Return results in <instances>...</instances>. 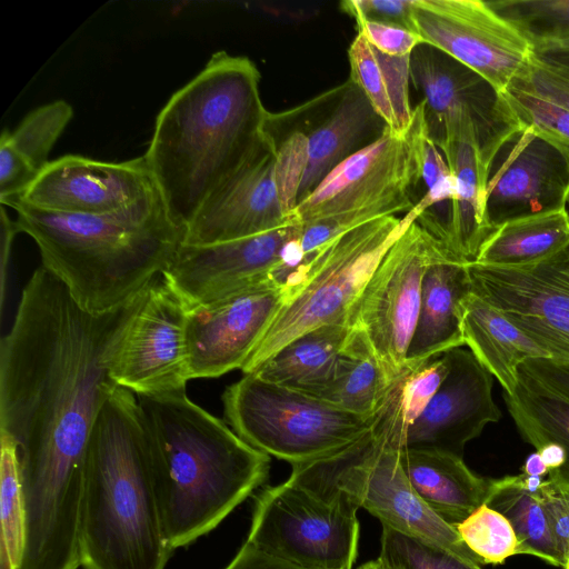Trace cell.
Masks as SVG:
<instances>
[{
	"label": "cell",
	"mask_w": 569,
	"mask_h": 569,
	"mask_svg": "<svg viewBox=\"0 0 569 569\" xmlns=\"http://www.w3.org/2000/svg\"><path fill=\"white\" fill-rule=\"evenodd\" d=\"M73 117L64 100L41 106L29 112L12 131L0 139V201L11 206L50 163L49 153Z\"/></svg>",
	"instance_id": "cell-27"
},
{
	"label": "cell",
	"mask_w": 569,
	"mask_h": 569,
	"mask_svg": "<svg viewBox=\"0 0 569 569\" xmlns=\"http://www.w3.org/2000/svg\"><path fill=\"white\" fill-rule=\"evenodd\" d=\"M224 569H303L276 558L246 540Z\"/></svg>",
	"instance_id": "cell-46"
},
{
	"label": "cell",
	"mask_w": 569,
	"mask_h": 569,
	"mask_svg": "<svg viewBox=\"0 0 569 569\" xmlns=\"http://www.w3.org/2000/svg\"><path fill=\"white\" fill-rule=\"evenodd\" d=\"M417 218L386 216L358 226L321 247L303 281L241 368L253 373L295 338L321 326L347 323L367 281L398 238Z\"/></svg>",
	"instance_id": "cell-7"
},
{
	"label": "cell",
	"mask_w": 569,
	"mask_h": 569,
	"mask_svg": "<svg viewBox=\"0 0 569 569\" xmlns=\"http://www.w3.org/2000/svg\"><path fill=\"white\" fill-rule=\"evenodd\" d=\"M443 248L413 221L387 251L349 315V327L365 337L391 381L405 367L425 270Z\"/></svg>",
	"instance_id": "cell-11"
},
{
	"label": "cell",
	"mask_w": 569,
	"mask_h": 569,
	"mask_svg": "<svg viewBox=\"0 0 569 569\" xmlns=\"http://www.w3.org/2000/svg\"><path fill=\"white\" fill-rule=\"evenodd\" d=\"M302 221L249 237L209 244H180L161 274L187 312L267 283L288 284L299 263Z\"/></svg>",
	"instance_id": "cell-10"
},
{
	"label": "cell",
	"mask_w": 569,
	"mask_h": 569,
	"mask_svg": "<svg viewBox=\"0 0 569 569\" xmlns=\"http://www.w3.org/2000/svg\"><path fill=\"white\" fill-rule=\"evenodd\" d=\"M372 425V423H371ZM318 497L341 498L378 518L382 527L425 540L482 565L456 527L437 516L416 493L400 461V450L370 428L322 458L292 466L288 479Z\"/></svg>",
	"instance_id": "cell-6"
},
{
	"label": "cell",
	"mask_w": 569,
	"mask_h": 569,
	"mask_svg": "<svg viewBox=\"0 0 569 569\" xmlns=\"http://www.w3.org/2000/svg\"><path fill=\"white\" fill-rule=\"evenodd\" d=\"M411 128L416 138L421 181L426 187L425 194L410 210L418 219L439 203L451 204L456 198V183L443 154L430 134L422 101L413 108Z\"/></svg>",
	"instance_id": "cell-37"
},
{
	"label": "cell",
	"mask_w": 569,
	"mask_h": 569,
	"mask_svg": "<svg viewBox=\"0 0 569 569\" xmlns=\"http://www.w3.org/2000/svg\"><path fill=\"white\" fill-rule=\"evenodd\" d=\"M415 31L423 41L505 93L533 52L529 38L482 0H413Z\"/></svg>",
	"instance_id": "cell-12"
},
{
	"label": "cell",
	"mask_w": 569,
	"mask_h": 569,
	"mask_svg": "<svg viewBox=\"0 0 569 569\" xmlns=\"http://www.w3.org/2000/svg\"><path fill=\"white\" fill-rule=\"evenodd\" d=\"M20 232L39 248L42 267L56 276L83 310L112 311L159 278L183 232L163 201L110 214H73L17 201Z\"/></svg>",
	"instance_id": "cell-5"
},
{
	"label": "cell",
	"mask_w": 569,
	"mask_h": 569,
	"mask_svg": "<svg viewBox=\"0 0 569 569\" xmlns=\"http://www.w3.org/2000/svg\"><path fill=\"white\" fill-rule=\"evenodd\" d=\"M519 369L569 401V363L538 358L525 361Z\"/></svg>",
	"instance_id": "cell-45"
},
{
	"label": "cell",
	"mask_w": 569,
	"mask_h": 569,
	"mask_svg": "<svg viewBox=\"0 0 569 569\" xmlns=\"http://www.w3.org/2000/svg\"><path fill=\"white\" fill-rule=\"evenodd\" d=\"M551 59H555V60H558V61H560V62H563V63L569 64V57L551 58Z\"/></svg>",
	"instance_id": "cell-52"
},
{
	"label": "cell",
	"mask_w": 569,
	"mask_h": 569,
	"mask_svg": "<svg viewBox=\"0 0 569 569\" xmlns=\"http://www.w3.org/2000/svg\"><path fill=\"white\" fill-rule=\"evenodd\" d=\"M487 505L509 520L520 542L521 555H531L562 568L540 496L525 490L518 475L492 479Z\"/></svg>",
	"instance_id": "cell-34"
},
{
	"label": "cell",
	"mask_w": 569,
	"mask_h": 569,
	"mask_svg": "<svg viewBox=\"0 0 569 569\" xmlns=\"http://www.w3.org/2000/svg\"><path fill=\"white\" fill-rule=\"evenodd\" d=\"M459 311L465 345L498 379L503 395L515 393L519 368L525 361L550 359L533 340L471 290L461 299Z\"/></svg>",
	"instance_id": "cell-26"
},
{
	"label": "cell",
	"mask_w": 569,
	"mask_h": 569,
	"mask_svg": "<svg viewBox=\"0 0 569 569\" xmlns=\"http://www.w3.org/2000/svg\"><path fill=\"white\" fill-rule=\"evenodd\" d=\"M136 397L166 537L174 550L209 533L260 487L270 456L186 392Z\"/></svg>",
	"instance_id": "cell-3"
},
{
	"label": "cell",
	"mask_w": 569,
	"mask_h": 569,
	"mask_svg": "<svg viewBox=\"0 0 569 569\" xmlns=\"http://www.w3.org/2000/svg\"><path fill=\"white\" fill-rule=\"evenodd\" d=\"M0 517L3 551L18 569L24 545V508L19 476L17 448L12 438L0 431Z\"/></svg>",
	"instance_id": "cell-35"
},
{
	"label": "cell",
	"mask_w": 569,
	"mask_h": 569,
	"mask_svg": "<svg viewBox=\"0 0 569 569\" xmlns=\"http://www.w3.org/2000/svg\"><path fill=\"white\" fill-rule=\"evenodd\" d=\"M18 201L49 211L100 216L162 198L144 156L106 162L67 154L50 161Z\"/></svg>",
	"instance_id": "cell-19"
},
{
	"label": "cell",
	"mask_w": 569,
	"mask_h": 569,
	"mask_svg": "<svg viewBox=\"0 0 569 569\" xmlns=\"http://www.w3.org/2000/svg\"><path fill=\"white\" fill-rule=\"evenodd\" d=\"M513 87L569 111V64L532 52Z\"/></svg>",
	"instance_id": "cell-41"
},
{
	"label": "cell",
	"mask_w": 569,
	"mask_h": 569,
	"mask_svg": "<svg viewBox=\"0 0 569 569\" xmlns=\"http://www.w3.org/2000/svg\"><path fill=\"white\" fill-rule=\"evenodd\" d=\"M467 263L443 248L427 266L421 284L418 320L405 367H416L465 346L459 305L470 291Z\"/></svg>",
	"instance_id": "cell-23"
},
{
	"label": "cell",
	"mask_w": 569,
	"mask_h": 569,
	"mask_svg": "<svg viewBox=\"0 0 569 569\" xmlns=\"http://www.w3.org/2000/svg\"><path fill=\"white\" fill-rule=\"evenodd\" d=\"M172 552L138 400L118 386L86 448L80 567L166 569Z\"/></svg>",
	"instance_id": "cell-4"
},
{
	"label": "cell",
	"mask_w": 569,
	"mask_h": 569,
	"mask_svg": "<svg viewBox=\"0 0 569 569\" xmlns=\"http://www.w3.org/2000/svg\"><path fill=\"white\" fill-rule=\"evenodd\" d=\"M186 322L184 306L160 276L148 287L113 355V381L136 396L186 392Z\"/></svg>",
	"instance_id": "cell-17"
},
{
	"label": "cell",
	"mask_w": 569,
	"mask_h": 569,
	"mask_svg": "<svg viewBox=\"0 0 569 569\" xmlns=\"http://www.w3.org/2000/svg\"><path fill=\"white\" fill-rule=\"evenodd\" d=\"M567 204L569 206V200H568V203H567Z\"/></svg>",
	"instance_id": "cell-53"
},
{
	"label": "cell",
	"mask_w": 569,
	"mask_h": 569,
	"mask_svg": "<svg viewBox=\"0 0 569 569\" xmlns=\"http://www.w3.org/2000/svg\"><path fill=\"white\" fill-rule=\"evenodd\" d=\"M520 435L536 449L558 443L565 451V465L549 471L547 480L569 492V401L547 389L519 369V385L512 396L503 395Z\"/></svg>",
	"instance_id": "cell-31"
},
{
	"label": "cell",
	"mask_w": 569,
	"mask_h": 569,
	"mask_svg": "<svg viewBox=\"0 0 569 569\" xmlns=\"http://www.w3.org/2000/svg\"><path fill=\"white\" fill-rule=\"evenodd\" d=\"M391 383L365 337L350 328L332 379L310 396L347 412L373 418Z\"/></svg>",
	"instance_id": "cell-32"
},
{
	"label": "cell",
	"mask_w": 569,
	"mask_h": 569,
	"mask_svg": "<svg viewBox=\"0 0 569 569\" xmlns=\"http://www.w3.org/2000/svg\"><path fill=\"white\" fill-rule=\"evenodd\" d=\"M231 429L251 447L291 466L328 456L365 433L373 418L308 393L244 375L222 393Z\"/></svg>",
	"instance_id": "cell-8"
},
{
	"label": "cell",
	"mask_w": 569,
	"mask_h": 569,
	"mask_svg": "<svg viewBox=\"0 0 569 569\" xmlns=\"http://www.w3.org/2000/svg\"><path fill=\"white\" fill-rule=\"evenodd\" d=\"M420 181L411 126L402 136L387 128L373 143L336 167L293 213L305 222L372 207L395 214L410 211L416 204L412 191Z\"/></svg>",
	"instance_id": "cell-16"
},
{
	"label": "cell",
	"mask_w": 569,
	"mask_h": 569,
	"mask_svg": "<svg viewBox=\"0 0 569 569\" xmlns=\"http://www.w3.org/2000/svg\"><path fill=\"white\" fill-rule=\"evenodd\" d=\"M533 52L548 58L569 57V37L531 42Z\"/></svg>",
	"instance_id": "cell-48"
},
{
	"label": "cell",
	"mask_w": 569,
	"mask_h": 569,
	"mask_svg": "<svg viewBox=\"0 0 569 569\" xmlns=\"http://www.w3.org/2000/svg\"><path fill=\"white\" fill-rule=\"evenodd\" d=\"M521 473L527 476H533V477H541L548 476L549 469L545 465L540 453L538 451L530 453L522 467H521Z\"/></svg>",
	"instance_id": "cell-50"
},
{
	"label": "cell",
	"mask_w": 569,
	"mask_h": 569,
	"mask_svg": "<svg viewBox=\"0 0 569 569\" xmlns=\"http://www.w3.org/2000/svg\"><path fill=\"white\" fill-rule=\"evenodd\" d=\"M400 461L418 497L453 527L488 503L492 479L472 472L462 457L438 450L402 449Z\"/></svg>",
	"instance_id": "cell-25"
},
{
	"label": "cell",
	"mask_w": 569,
	"mask_h": 569,
	"mask_svg": "<svg viewBox=\"0 0 569 569\" xmlns=\"http://www.w3.org/2000/svg\"><path fill=\"white\" fill-rule=\"evenodd\" d=\"M569 172L562 157L532 129L522 128L489 178L486 213L493 230L506 220L565 208Z\"/></svg>",
	"instance_id": "cell-21"
},
{
	"label": "cell",
	"mask_w": 569,
	"mask_h": 569,
	"mask_svg": "<svg viewBox=\"0 0 569 569\" xmlns=\"http://www.w3.org/2000/svg\"><path fill=\"white\" fill-rule=\"evenodd\" d=\"M349 332L347 323L312 329L283 346L253 373L266 381L312 395L332 379Z\"/></svg>",
	"instance_id": "cell-29"
},
{
	"label": "cell",
	"mask_w": 569,
	"mask_h": 569,
	"mask_svg": "<svg viewBox=\"0 0 569 569\" xmlns=\"http://www.w3.org/2000/svg\"><path fill=\"white\" fill-rule=\"evenodd\" d=\"M536 451L540 453L549 471L561 468L566 462L565 451L558 443L546 442L539 446Z\"/></svg>",
	"instance_id": "cell-49"
},
{
	"label": "cell",
	"mask_w": 569,
	"mask_h": 569,
	"mask_svg": "<svg viewBox=\"0 0 569 569\" xmlns=\"http://www.w3.org/2000/svg\"><path fill=\"white\" fill-rule=\"evenodd\" d=\"M520 129L530 128L562 157L569 172V111L510 86L501 94Z\"/></svg>",
	"instance_id": "cell-38"
},
{
	"label": "cell",
	"mask_w": 569,
	"mask_h": 569,
	"mask_svg": "<svg viewBox=\"0 0 569 569\" xmlns=\"http://www.w3.org/2000/svg\"><path fill=\"white\" fill-rule=\"evenodd\" d=\"M449 372L447 353L405 367L392 381L371 428L398 450L409 428L423 412Z\"/></svg>",
	"instance_id": "cell-33"
},
{
	"label": "cell",
	"mask_w": 569,
	"mask_h": 569,
	"mask_svg": "<svg viewBox=\"0 0 569 569\" xmlns=\"http://www.w3.org/2000/svg\"><path fill=\"white\" fill-rule=\"evenodd\" d=\"M490 6L531 42L569 37V0H496Z\"/></svg>",
	"instance_id": "cell-40"
},
{
	"label": "cell",
	"mask_w": 569,
	"mask_h": 569,
	"mask_svg": "<svg viewBox=\"0 0 569 569\" xmlns=\"http://www.w3.org/2000/svg\"><path fill=\"white\" fill-rule=\"evenodd\" d=\"M569 242L567 208L512 218L498 224L481 243L473 262L511 267L542 260Z\"/></svg>",
	"instance_id": "cell-30"
},
{
	"label": "cell",
	"mask_w": 569,
	"mask_h": 569,
	"mask_svg": "<svg viewBox=\"0 0 569 569\" xmlns=\"http://www.w3.org/2000/svg\"><path fill=\"white\" fill-rule=\"evenodd\" d=\"M456 529L482 565H500L521 555L520 542L509 520L487 503L473 510Z\"/></svg>",
	"instance_id": "cell-36"
},
{
	"label": "cell",
	"mask_w": 569,
	"mask_h": 569,
	"mask_svg": "<svg viewBox=\"0 0 569 569\" xmlns=\"http://www.w3.org/2000/svg\"><path fill=\"white\" fill-rule=\"evenodd\" d=\"M412 7L413 0H346L340 3L341 11L356 23L373 21L415 31Z\"/></svg>",
	"instance_id": "cell-42"
},
{
	"label": "cell",
	"mask_w": 569,
	"mask_h": 569,
	"mask_svg": "<svg viewBox=\"0 0 569 569\" xmlns=\"http://www.w3.org/2000/svg\"><path fill=\"white\" fill-rule=\"evenodd\" d=\"M298 194L277 163L267 133L253 152L223 180L187 226L182 244L209 246L279 228L290 221Z\"/></svg>",
	"instance_id": "cell-14"
},
{
	"label": "cell",
	"mask_w": 569,
	"mask_h": 569,
	"mask_svg": "<svg viewBox=\"0 0 569 569\" xmlns=\"http://www.w3.org/2000/svg\"><path fill=\"white\" fill-rule=\"evenodd\" d=\"M410 57L389 56L357 34L349 46L350 80L365 93L387 128L406 134L412 121Z\"/></svg>",
	"instance_id": "cell-28"
},
{
	"label": "cell",
	"mask_w": 569,
	"mask_h": 569,
	"mask_svg": "<svg viewBox=\"0 0 569 569\" xmlns=\"http://www.w3.org/2000/svg\"><path fill=\"white\" fill-rule=\"evenodd\" d=\"M357 569H386L385 566L382 565L381 560L379 558L375 559V560H370L363 565H361L359 568Z\"/></svg>",
	"instance_id": "cell-51"
},
{
	"label": "cell",
	"mask_w": 569,
	"mask_h": 569,
	"mask_svg": "<svg viewBox=\"0 0 569 569\" xmlns=\"http://www.w3.org/2000/svg\"><path fill=\"white\" fill-rule=\"evenodd\" d=\"M19 228L16 220H11L6 212V209L1 208V247H0V301L1 309L3 308L4 291H6V277L7 268L10 258L11 246Z\"/></svg>",
	"instance_id": "cell-47"
},
{
	"label": "cell",
	"mask_w": 569,
	"mask_h": 569,
	"mask_svg": "<svg viewBox=\"0 0 569 569\" xmlns=\"http://www.w3.org/2000/svg\"><path fill=\"white\" fill-rule=\"evenodd\" d=\"M470 290L545 350L569 363V242L537 262L496 267L468 262Z\"/></svg>",
	"instance_id": "cell-13"
},
{
	"label": "cell",
	"mask_w": 569,
	"mask_h": 569,
	"mask_svg": "<svg viewBox=\"0 0 569 569\" xmlns=\"http://www.w3.org/2000/svg\"><path fill=\"white\" fill-rule=\"evenodd\" d=\"M295 292L289 286L267 283L188 311L190 380L241 369Z\"/></svg>",
	"instance_id": "cell-18"
},
{
	"label": "cell",
	"mask_w": 569,
	"mask_h": 569,
	"mask_svg": "<svg viewBox=\"0 0 569 569\" xmlns=\"http://www.w3.org/2000/svg\"><path fill=\"white\" fill-rule=\"evenodd\" d=\"M357 510L341 498L326 500L287 480L256 498L247 541L303 569H352Z\"/></svg>",
	"instance_id": "cell-9"
},
{
	"label": "cell",
	"mask_w": 569,
	"mask_h": 569,
	"mask_svg": "<svg viewBox=\"0 0 569 569\" xmlns=\"http://www.w3.org/2000/svg\"><path fill=\"white\" fill-rule=\"evenodd\" d=\"M378 558L386 569H481L477 562L388 527H382Z\"/></svg>",
	"instance_id": "cell-39"
},
{
	"label": "cell",
	"mask_w": 569,
	"mask_h": 569,
	"mask_svg": "<svg viewBox=\"0 0 569 569\" xmlns=\"http://www.w3.org/2000/svg\"><path fill=\"white\" fill-rule=\"evenodd\" d=\"M358 33L371 46L389 56H411L413 50L423 39L409 29L373 21H360L356 23Z\"/></svg>",
	"instance_id": "cell-43"
},
{
	"label": "cell",
	"mask_w": 569,
	"mask_h": 569,
	"mask_svg": "<svg viewBox=\"0 0 569 569\" xmlns=\"http://www.w3.org/2000/svg\"><path fill=\"white\" fill-rule=\"evenodd\" d=\"M443 154L456 183L450 204L448 237L453 253L473 262L478 250L492 231L486 213L487 187L498 152L475 134L446 138L435 142Z\"/></svg>",
	"instance_id": "cell-24"
},
{
	"label": "cell",
	"mask_w": 569,
	"mask_h": 569,
	"mask_svg": "<svg viewBox=\"0 0 569 569\" xmlns=\"http://www.w3.org/2000/svg\"><path fill=\"white\" fill-rule=\"evenodd\" d=\"M147 289L94 315L40 266L1 339L0 431L17 448L23 552L31 559L64 561L79 552L87 443L118 388L111 361Z\"/></svg>",
	"instance_id": "cell-1"
},
{
	"label": "cell",
	"mask_w": 569,
	"mask_h": 569,
	"mask_svg": "<svg viewBox=\"0 0 569 569\" xmlns=\"http://www.w3.org/2000/svg\"><path fill=\"white\" fill-rule=\"evenodd\" d=\"M252 60L214 52L159 112L143 154L172 223L184 232L211 192L266 137Z\"/></svg>",
	"instance_id": "cell-2"
},
{
	"label": "cell",
	"mask_w": 569,
	"mask_h": 569,
	"mask_svg": "<svg viewBox=\"0 0 569 569\" xmlns=\"http://www.w3.org/2000/svg\"><path fill=\"white\" fill-rule=\"evenodd\" d=\"M539 496L562 560V569H569V492L552 486L546 479Z\"/></svg>",
	"instance_id": "cell-44"
},
{
	"label": "cell",
	"mask_w": 569,
	"mask_h": 569,
	"mask_svg": "<svg viewBox=\"0 0 569 569\" xmlns=\"http://www.w3.org/2000/svg\"><path fill=\"white\" fill-rule=\"evenodd\" d=\"M410 82L421 94L433 141L466 133L502 148L521 131L503 97L479 74L423 42L410 57Z\"/></svg>",
	"instance_id": "cell-15"
},
{
	"label": "cell",
	"mask_w": 569,
	"mask_h": 569,
	"mask_svg": "<svg viewBox=\"0 0 569 569\" xmlns=\"http://www.w3.org/2000/svg\"><path fill=\"white\" fill-rule=\"evenodd\" d=\"M306 124H293L308 139L307 167L298 193V203L345 160L373 143L386 131L385 121L375 111L362 90L350 79L326 92L325 116ZM298 206V204H297Z\"/></svg>",
	"instance_id": "cell-22"
},
{
	"label": "cell",
	"mask_w": 569,
	"mask_h": 569,
	"mask_svg": "<svg viewBox=\"0 0 569 569\" xmlns=\"http://www.w3.org/2000/svg\"><path fill=\"white\" fill-rule=\"evenodd\" d=\"M446 353L449 372L409 428L402 449L438 450L462 457L467 442L501 417L492 398V375L470 350L455 348Z\"/></svg>",
	"instance_id": "cell-20"
}]
</instances>
